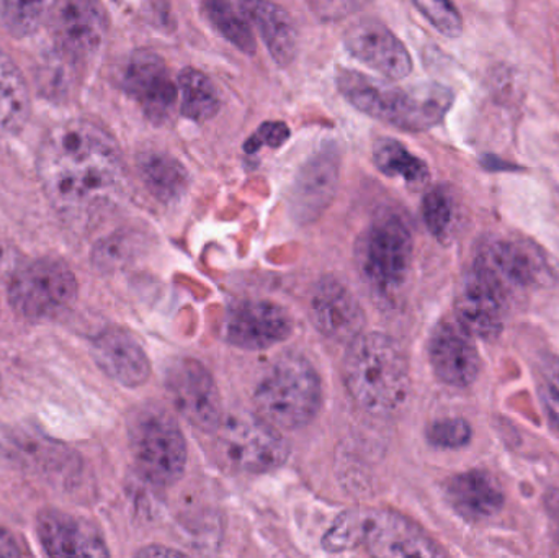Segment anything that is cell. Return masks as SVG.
Returning <instances> with one entry per match:
<instances>
[{
    "label": "cell",
    "instance_id": "1",
    "mask_svg": "<svg viewBox=\"0 0 559 558\" xmlns=\"http://www.w3.org/2000/svg\"><path fill=\"white\" fill-rule=\"evenodd\" d=\"M36 170L52 209L69 223L87 222L123 189L118 144L104 128L87 120L52 127L43 138Z\"/></svg>",
    "mask_w": 559,
    "mask_h": 558
},
{
    "label": "cell",
    "instance_id": "2",
    "mask_svg": "<svg viewBox=\"0 0 559 558\" xmlns=\"http://www.w3.org/2000/svg\"><path fill=\"white\" fill-rule=\"evenodd\" d=\"M337 85L342 95L361 114L413 133L442 123L455 100L452 88L439 82L397 87L350 69L338 71Z\"/></svg>",
    "mask_w": 559,
    "mask_h": 558
},
{
    "label": "cell",
    "instance_id": "3",
    "mask_svg": "<svg viewBox=\"0 0 559 558\" xmlns=\"http://www.w3.org/2000/svg\"><path fill=\"white\" fill-rule=\"evenodd\" d=\"M342 376L350 399L370 415H394L406 405L411 392L409 364L388 334H360L352 341Z\"/></svg>",
    "mask_w": 559,
    "mask_h": 558
},
{
    "label": "cell",
    "instance_id": "4",
    "mask_svg": "<svg viewBox=\"0 0 559 558\" xmlns=\"http://www.w3.org/2000/svg\"><path fill=\"white\" fill-rule=\"evenodd\" d=\"M322 385L318 370L301 356L280 357L259 380L254 405L259 416L277 429H301L318 416Z\"/></svg>",
    "mask_w": 559,
    "mask_h": 558
},
{
    "label": "cell",
    "instance_id": "5",
    "mask_svg": "<svg viewBox=\"0 0 559 558\" xmlns=\"http://www.w3.org/2000/svg\"><path fill=\"white\" fill-rule=\"evenodd\" d=\"M131 452L138 471L156 487H170L187 467V442L174 416L160 406L138 409L130 419Z\"/></svg>",
    "mask_w": 559,
    "mask_h": 558
},
{
    "label": "cell",
    "instance_id": "6",
    "mask_svg": "<svg viewBox=\"0 0 559 558\" xmlns=\"http://www.w3.org/2000/svg\"><path fill=\"white\" fill-rule=\"evenodd\" d=\"M223 464L241 474H267L288 459L289 448L278 429L261 416H223L215 431Z\"/></svg>",
    "mask_w": 559,
    "mask_h": 558
},
{
    "label": "cell",
    "instance_id": "7",
    "mask_svg": "<svg viewBox=\"0 0 559 558\" xmlns=\"http://www.w3.org/2000/svg\"><path fill=\"white\" fill-rule=\"evenodd\" d=\"M360 269L371 290L380 297L396 294L413 264V235L403 218L384 215L374 219L361 238Z\"/></svg>",
    "mask_w": 559,
    "mask_h": 558
},
{
    "label": "cell",
    "instance_id": "8",
    "mask_svg": "<svg viewBox=\"0 0 559 558\" xmlns=\"http://www.w3.org/2000/svg\"><path fill=\"white\" fill-rule=\"evenodd\" d=\"M78 278L66 262L36 259L10 278L9 301L20 317L46 320L68 310L78 297Z\"/></svg>",
    "mask_w": 559,
    "mask_h": 558
},
{
    "label": "cell",
    "instance_id": "9",
    "mask_svg": "<svg viewBox=\"0 0 559 558\" xmlns=\"http://www.w3.org/2000/svg\"><path fill=\"white\" fill-rule=\"evenodd\" d=\"M166 390L176 412L203 432H215L223 419V403L215 377L200 360H174L166 373Z\"/></svg>",
    "mask_w": 559,
    "mask_h": 558
},
{
    "label": "cell",
    "instance_id": "10",
    "mask_svg": "<svg viewBox=\"0 0 559 558\" xmlns=\"http://www.w3.org/2000/svg\"><path fill=\"white\" fill-rule=\"evenodd\" d=\"M358 547L373 557H445L419 524L393 510L360 511Z\"/></svg>",
    "mask_w": 559,
    "mask_h": 558
},
{
    "label": "cell",
    "instance_id": "11",
    "mask_svg": "<svg viewBox=\"0 0 559 558\" xmlns=\"http://www.w3.org/2000/svg\"><path fill=\"white\" fill-rule=\"evenodd\" d=\"M506 290L481 268L473 265L455 300L459 327L472 337L495 341L504 330Z\"/></svg>",
    "mask_w": 559,
    "mask_h": 558
},
{
    "label": "cell",
    "instance_id": "12",
    "mask_svg": "<svg viewBox=\"0 0 559 558\" xmlns=\"http://www.w3.org/2000/svg\"><path fill=\"white\" fill-rule=\"evenodd\" d=\"M293 320L282 305L269 300H246L226 313L223 336L231 346L264 351L288 340Z\"/></svg>",
    "mask_w": 559,
    "mask_h": 558
},
{
    "label": "cell",
    "instance_id": "13",
    "mask_svg": "<svg viewBox=\"0 0 559 558\" xmlns=\"http://www.w3.org/2000/svg\"><path fill=\"white\" fill-rule=\"evenodd\" d=\"M124 92L140 105L147 120L164 123L176 107L177 88L166 61L157 52L140 49L123 72Z\"/></svg>",
    "mask_w": 559,
    "mask_h": 558
},
{
    "label": "cell",
    "instance_id": "14",
    "mask_svg": "<svg viewBox=\"0 0 559 558\" xmlns=\"http://www.w3.org/2000/svg\"><path fill=\"white\" fill-rule=\"evenodd\" d=\"M338 176L341 151L335 144H325L302 164L293 182L289 193L293 218L302 225L316 222L334 200Z\"/></svg>",
    "mask_w": 559,
    "mask_h": 558
},
{
    "label": "cell",
    "instance_id": "15",
    "mask_svg": "<svg viewBox=\"0 0 559 558\" xmlns=\"http://www.w3.org/2000/svg\"><path fill=\"white\" fill-rule=\"evenodd\" d=\"M309 308L316 330L335 343L350 344L364 331L365 313L360 301L335 277L318 282Z\"/></svg>",
    "mask_w": 559,
    "mask_h": 558
},
{
    "label": "cell",
    "instance_id": "16",
    "mask_svg": "<svg viewBox=\"0 0 559 558\" xmlns=\"http://www.w3.org/2000/svg\"><path fill=\"white\" fill-rule=\"evenodd\" d=\"M345 48L358 61L391 81L407 78L413 59L401 39L377 20H360L345 33Z\"/></svg>",
    "mask_w": 559,
    "mask_h": 558
},
{
    "label": "cell",
    "instance_id": "17",
    "mask_svg": "<svg viewBox=\"0 0 559 558\" xmlns=\"http://www.w3.org/2000/svg\"><path fill=\"white\" fill-rule=\"evenodd\" d=\"M56 41L72 62L85 61L105 38V15L98 0H61L55 10Z\"/></svg>",
    "mask_w": 559,
    "mask_h": 558
},
{
    "label": "cell",
    "instance_id": "18",
    "mask_svg": "<svg viewBox=\"0 0 559 558\" xmlns=\"http://www.w3.org/2000/svg\"><path fill=\"white\" fill-rule=\"evenodd\" d=\"M429 360L437 379L456 389L473 385L481 372V357L472 336L447 321L430 336Z\"/></svg>",
    "mask_w": 559,
    "mask_h": 558
},
{
    "label": "cell",
    "instance_id": "19",
    "mask_svg": "<svg viewBox=\"0 0 559 558\" xmlns=\"http://www.w3.org/2000/svg\"><path fill=\"white\" fill-rule=\"evenodd\" d=\"M38 539L52 557H108L100 531L87 520L64 511L46 510L38 517Z\"/></svg>",
    "mask_w": 559,
    "mask_h": 558
},
{
    "label": "cell",
    "instance_id": "20",
    "mask_svg": "<svg viewBox=\"0 0 559 558\" xmlns=\"http://www.w3.org/2000/svg\"><path fill=\"white\" fill-rule=\"evenodd\" d=\"M92 356L111 380L136 389L151 377V363L140 341L123 328H108L92 343Z\"/></svg>",
    "mask_w": 559,
    "mask_h": 558
},
{
    "label": "cell",
    "instance_id": "21",
    "mask_svg": "<svg viewBox=\"0 0 559 558\" xmlns=\"http://www.w3.org/2000/svg\"><path fill=\"white\" fill-rule=\"evenodd\" d=\"M476 264L481 265L506 294L534 287L545 274V262L537 248L515 239H495L483 248Z\"/></svg>",
    "mask_w": 559,
    "mask_h": 558
},
{
    "label": "cell",
    "instance_id": "22",
    "mask_svg": "<svg viewBox=\"0 0 559 558\" xmlns=\"http://www.w3.org/2000/svg\"><path fill=\"white\" fill-rule=\"evenodd\" d=\"M445 498L463 520L483 521L504 508L506 495L495 475L486 471H469L449 478Z\"/></svg>",
    "mask_w": 559,
    "mask_h": 558
},
{
    "label": "cell",
    "instance_id": "23",
    "mask_svg": "<svg viewBox=\"0 0 559 558\" xmlns=\"http://www.w3.org/2000/svg\"><path fill=\"white\" fill-rule=\"evenodd\" d=\"M239 9L264 39L274 61L289 66L298 52V33L292 16L272 0H241Z\"/></svg>",
    "mask_w": 559,
    "mask_h": 558
},
{
    "label": "cell",
    "instance_id": "24",
    "mask_svg": "<svg viewBox=\"0 0 559 558\" xmlns=\"http://www.w3.org/2000/svg\"><path fill=\"white\" fill-rule=\"evenodd\" d=\"M32 97L19 66L0 49V138L19 133L28 123Z\"/></svg>",
    "mask_w": 559,
    "mask_h": 558
},
{
    "label": "cell",
    "instance_id": "25",
    "mask_svg": "<svg viewBox=\"0 0 559 558\" xmlns=\"http://www.w3.org/2000/svg\"><path fill=\"white\" fill-rule=\"evenodd\" d=\"M141 179L151 193L164 203L182 199L189 189V173L176 157L160 151H147L138 157Z\"/></svg>",
    "mask_w": 559,
    "mask_h": 558
},
{
    "label": "cell",
    "instance_id": "26",
    "mask_svg": "<svg viewBox=\"0 0 559 558\" xmlns=\"http://www.w3.org/2000/svg\"><path fill=\"white\" fill-rule=\"evenodd\" d=\"M180 111L192 121L212 120L222 107L218 91L212 79L199 69L186 68L180 71Z\"/></svg>",
    "mask_w": 559,
    "mask_h": 558
},
{
    "label": "cell",
    "instance_id": "27",
    "mask_svg": "<svg viewBox=\"0 0 559 558\" xmlns=\"http://www.w3.org/2000/svg\"><path fill=\"white\" fill-rule=\"evenodd\" d=\"M373 163L384 176L401 177L409 186H423L429 180L427 164L391 138H381L374 143Z\"/></svg>",
    "mask_w": 559,
    "mask_h": 558
},
{
    "label": "cell",
    "instance_id": "28",
    "mask_svg": "<svg viewBox=\"0 0 559 558\" xmlns=\"http://www.w3.org/2000/svg\"><path fill=\"white\" fill-rule=\"evenodd\" d=\"M58 0H0V22L10 35L25 38L55 15Z\"/></svg>",
    "mask_w": 559,
    "mask_h": 558
},
{
    "label": "cell",
    "instance_id": "29",
    "mask_svg": "<svg viewBox=\"0 0 559 558\" xmlns=\"http://www.w3.org/2000/svg\"><path fill=\"white\" fill-rule=\"evenodd\" d=\"M205 12L215 28L239 51L248 56L255 55L258 46L252 35L251 23L229 0H206Z\"/></svg>",
    "mask_w": 559,
    "mask_h": 558
},
{
    "label": "cell",
    "instance_id": "30",
    "mask_svg": "<svg viewBox=\"0 0 559 558\" xmlns=\"http://www.w3.org/2000/svg\"><path fill=\"white\" fill-rule=\"evenodd\" d=\"M423 218L437 239L443 241L449 238L455 223V203L443 187H436L424 195Z\"/></svg>",
    "mask_w": 559,
    "mask_h": 558
},
{
    "label": "cell",
    "instance_id": "31",
    "mask_svg": "<svg viewBox=\"0 0 559 558\" xmlns=\"http://www.w3.org/2000/svg\"><path fill=\"white\" fill-rule=\"evenodd\" d=\"M413 3L437 32L449 38H459L462 35L463 19L452 0H413Z\"/></svg>",
    "mask_w": 559,
    "mask_h": 558
},
{
    "label": "cell",
    "instance_id": "32",
    "mask_svg": "<svg viewBox=\"0 0 559 558\" xmlns=\"http://www.w3.org/2000/svg\"><path fill=\"white\" fill-rule=\"evenodd\" d=\"M358 531H360V511L342 513L322 537V549L331 554L358 549Z\"/></svg>",
    "mask_w": 559,
    "mask_h": 558
},
{
    "label": "cell",
    "instance_id": "33",
    "mask_svg": "<svg viewBox=\"0 0 559 558\" xmlns=\"http://www.w3.org/2000/svg\"><path fill=\"white\" fill-rule=\"evenodd\" d=\"M427 441L439 449H462L469 444L473 429L463 418L437 419L427 428Z\"/></svg>",
    "mask_w": 559,
    "mask_h": 558
},
{
    "label": "cell",
    "instance_id": "34",
    "mask_svg": "<svg viewBox=\"0 0 559 558\" xmlns=\"http://www.w3.org/2000/svg\"><path fill=\"white\" fill-rule=\"evenodd\" d=\"M288 124L283 121H265L246 140L245 151L254 154L264 146L280 147L288 141Z\"/></svg>",
    "mask_w": 559,
    "mask_h": 558
},
{
    "label": "cell",
    "instance_id": "35",
    "mask_svg": "<svg viewBox=\"0 0 559 558\" xmlns=\"http://www.w3.org/2000/svg\"><path fill=\"white\" fill-rule=\"evenodd\" d=\"M544 504L550 521L551 537L559 553V488H550L545 494Z\"/></svg>",
    "mask_w": 559,
    "mask_h": 558
},
{
    "label": "cell",
    "instance_id": "36",
    "mask_svg": "<svg viewBox=\"0 0 559 558\" xmlns=\"http://www.w3.org/2000/svg\"><path fill=\"white\" fill-rule=\"evenodd\" d=\"M538 396H540L542 405H544L545 413H547L548 419L551 425L559 431V392L555 387L542 385L538 390Z\"/></svg>",
    "mask_w": 559,
    "mask_h": 558
},
{
    "label": "cell",
    "instance_id": "37",
    "mask_svg": "<svg viewBox=\"0 0 559 558\" xmlns=\"http://www.w3.org/2000/svg\"><path fill=\"white\" fill-rule=\"evenodd\" d=\"M23 550L10 531L0 527V557H22Z\"/></svg>",
    "mask_w": 559,
    "mask_h": 558
},
{
    "label": "cell",
    "instance_id": "38",
    "mask_svg": "<svg viewBox=\"0 0 559 558\" xmlns=\"http://www.w3.org/2000/svg\"><path fill=\"white\" fill-rule=\"evenodd\" d=\"M138 557H183L186 554L180 553V550L170 549V547L164 546H150L141 549L140 553L136 554Z\"/></svg>",
    "mask_w": 559,
    "mask_h": 558
},
{
    "label": "cell",
    "instance_id": "39",
    "mask_svg": "<svg viewBox=\"0 0 559 558\" xmlns=\"http://www.w3.org/2000/svg\"><path fill=\"white\" fill-rule=\"evenodd\" d=\"M544 372L547 373L548 383L559 392V357L548 356L544 360Z\"/></svg>",
    "mask_w": 559,
    "mask_h": 558
}]
</instances>
